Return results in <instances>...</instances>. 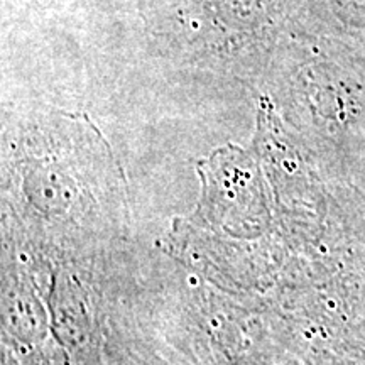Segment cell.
Wrapping results in <instances>:
<instances>
[{
    "label": "cell",
    "mask_w": 365,
    "mask_h": 365,
    "mask_svg": "<svg viewBox=\"0 0 365 365\" xmlns=\"http://www.w3.org/2000/svg\"><path fill=\"white\" fill-rule=\"evenodd\" d=\"M287 0H143L148 33L176 65L259 90L284 39Z\"/></svg>",
    "instance_id": "cell-1"
}]
</instances>
